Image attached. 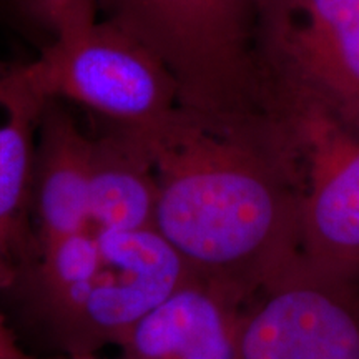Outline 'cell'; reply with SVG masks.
Listing matches in <instances>:
<instances>
[{"instance_id": "cell-1", "label": "cell", "mask_w": 359, "mask_h": 359, "mask_svg": "<svg viewBox=\"0 0 359 359\" xmlns=\"http://www.w3.org/2000/svg\"><path fill=\"white\" fill-rule=\"evenodd\" d=\"M156 178L154 228L190 276L248 303L303 258V172L281 115L212 122L177 109L138 132Z\"/></svg>"}, {"instance_id": "cell-2", "label": "cell", "mask_w": 359, "mask_h": 359, "mask_svg": "<svg viewBox=\"0 0 359 359\" xmlns=\"http://www.w3.org/2000/svg\"><path fill=\"white\" fill-rule=\"evenodd\" d=\"M188 276L154 226L83 230L35 246L12 288L24 290L53 346L82 358L116 346Z\"/></svg>"}, {"instance_id": "cell-3", "label": "cell", "mask_w": 359, "mask_h": 359, "mask_svg": "<svg viewBox=\"0 0 359 359\" xmlns=\"http://www.w3.org/2000/svg\"><path fill=\"white\" fill-rule=\"evenodd\" d=\"M98 17L123 27L172 72L180 109L206 120L268 109L259 55L264 0H97Z\"/></svg>"}, {"instance_id": "cell-4", "label": "cell", "mask_w": 359, "mask_h": 359, "mask_svg": "<svg viewBox=\"0 0 359 359\" xmlns=\"http://www.w3.org/2000/svg\"><path fill=\"white\" fill-rule=\"evenodd\" d=\"M25 69L45 100L82 107L110 127L145 132L180 109L178 85L161 58L100 17L45 43Z\"/></svg>"}, {"instance_id": "cell-5", "label": "cell", "mask_w": 359, "mask_h": 359, "mask_svg": "<svg viewBox=\"0 0 359 359\" xmlns=\"http://www.w3.org/2000/svg\"><path fill=\"white\" fill-rule=\"evenodd\" d=\"M259 55L273 95L308 98L359 128V0H264Z\"/></svg>"}, {"instance_id": "cell-6", "label": "cell", "mask_w": 359, "mask_h": 359, "mask_svg": "<svg viewBox=\"0 0 359 359\" xmlns=\"http://www.w3.org/2000/svg\"><path fill=\"white\" fill-rule=\"evenodd\" d=\"M354 276L303 257L245 304L238 359H359Z\"/></svg>"}, {"instance_id": "cell-7", "label": "cell", "mask_w": 359, "mask_h": 359, "mask_svg": "<svg viewBox=\"0 0 359 359\" xmlns=\"http://www.w3.org/2000/svg\"><path fill=\"white\" fill-rule=\"evenodd\" d=\"M303 172V257L325 268L359 266V128L308 98L283 95Z\"/></svg>"}, {"instance_id": "cell-8", "label": "cell", "mask_w": 359, "mask_h": 359, "mask_svg": "<svg viewBox=\"0 0 359 359\" xmlns=\"http://www.w3.org/2000/svg\"><path fill=\"white\" fill-rule=\"evenodd\" d=\"M245 302L188 276L127 331L123 359H238Z\"/></svg>"}, {"instance_id": "cell-9", "label": "cell", "mask_w": 359, "mask_h": 359, "mask_svg": "<svg viewBox=\"0 0 359 359\" xmlns=\"http://www.w3.org/2000/svg\"><path fill=\"white\" fill-rule=\"evenodd\" d=\"M93 154L95 137L82 130L65 103L48 102L39 128L30 193L32 250L88 230Z\"/></svg>"}, {"instance_id": "cell-10", "label": "cell", "mask_w": 359, "mask_h": 359, "mask_svg": "<svg viewBox=\"0 0 359 359\" xmlns=\"http://www.w3.org/2000/svg\"><path fill=\"white\" fill-rule=\"evenodd\" d=\"M47 103L29 79L25 62L0 58V235L19 266L32 250L30 193Z\"/></svg>"}, {"instance_id": "cell-11", "label": "cell", "mask_w": 359, "mask_h": 359, "mask_svg": "<svg viewBox=\"0 0 359 359\" xmlns=\"http://www.w3.org/2000/svg\"><path fill=\"white\" fill-rule=\"evenodd\" d=\"M105 127L95 137L88 230L154 226L156 178L147 143L135 130Z\"/></svg>"}, {"instance_id": "cell-12", "label": "cell", "mask_w": 359, "mask_h": 359, "mask_svg": "<svg viewBox=\"0 0 359 359\" xmlns=\"http://www.w3.org/2000/svg\"><path fill=\"white\" fill-rule=\"evenodd\" d=\"M45 43L87 29L98 19L97 0H7Z\"/></svg>"}, {"instance_id": "cell-13", "label": "cell", "mask_w": 359, "mask_h": 359, "mask_svg": "<svg viewBox=\"0 0 359 359\" xmlns=\"http://www.w3.org/2000/svg\"><path fill=\"white\" fill-rule=\"evenodd\" d=\"M19 275V262L15 255L0 235V291L11 290Z\"/></svg>"}, {"instance_id": "cell-14", "label": "cell", "mask_w": 359, "mask_h": 359, "mask_svg": "<svg viewBox=\"0 0 359 359\" xmlns=\"http://www.w3.org/2000/svg\"><path fill=\"white\" fill-rule=\"evenodd\" d=\"M22 354L19 349L15 348L13 338L8 331V326L6 323V318L0 313V359H22Z\"/></svg>"}, {"instance_id": "cell-15", "label": "cell", "mask_w": 359, "mask_h": 359, "mask_svg": "<svg viewBox=\"0 0 359 359\" xmlns=\"http://www.w3.org/2000/svg\"><path fill=\"white\" fill-rule=\"evenodd\" d=\"M22 359H30V358H27V356H24ZM69 359H98L97 358V354H93V356H82V358H69ZM120 359H123V358H120Z\"/></svg>"}]
</instances>
